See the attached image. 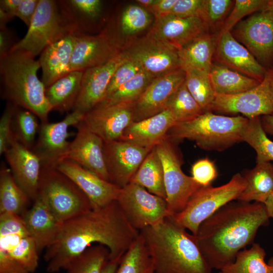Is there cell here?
Here are the masks:
<instances>
[{
  "instance_id": "obj_1",
  "label": "cell",
  "mask_w": 273,
  "mask_h": 273,
  "mask_svg": "<svg viewBox=\"0 0 273 273\" xmlns=\"http://www.w3.org/2000/svg\"><path fill=\"white\" fill-rule=\"evenodd\" d=\"M117 201L62 223L54 242L46 249L47 270L55 273L64 269L93 243L108 248L110 260L121 257L139 236Z\"/></svg>"
},
{
  "instance_id": "obj_2",
  "label": "cell",
  "mask_w": 273,
  "mask_h": 273,
  "mask_svg": "<svg viewBox=\"0 0 273 273\" xmlns=\"http://www.w3.org/2000/svg\"><path fill=\"white\" fill-rule=\"evenodd\" d=\"M269 218L263 203L232 201L204 220L195 237L208 263L220 270L253 243L258 229L267 226Z\"/></svg>"
},
{
  "instance_id": "obj_3",
  "label": "cell",
  "mask_w": 273,
  "mask_h": 273,
  "mask_svg": "<svg viewBox=\"0 0 273 273\" xmlns=\"http://www.w3.org/2000/svg\"><path fill=\"white\" fill-rule=\"evenodd\" d=\"M155 273H211L196 237L169 214L157 224L140 231Z\"/></svg>"
},
{
  "instance_id": "obj_4",
  "label": "cell",
  "mask_w": 273,
  "mask_h": 273,
  "mask_svg": "<svg viewBox=\"0 0 273 273\" xmlns=\"http://www.w3.org/2000/svg\"><path fill=\"white\" fill-rule=\"evenodd\" d=\"M39 61L23 50L11 51L0 59V72L4 96L17 107L48 121L52 108L46 96V87L37 77Z\"/></svg>"
},
{
  "instance_id": "obj_5",
  "label": "cell",
  "mask_w": 273,
  "mask_h": 273,
  "mask_svg": "<svg viewBox=\"0 0 273 273\" xmlns=\"http://www.w3.org/2000/svg\"><path fill=\"white\" fill-rule=\"evenodd\" d=\"M248 120L241 116L230 117L205 112L190 121L176 123L166 136L173 142L188 139L201 149L221 151L242 141V132Z\"/></svg>"
},
{
  "instance_id": "obj_6",
  "label": "cell",
  "mask_w": 273,
  "mask_h": 273,
  "mask_svg": "<svg viewBox=\"0 0 273 273\" xmlns=\"http://www.w3.org/2000/svg\"><path fill=\"white\" fill-rule=\"evenodd\" d=\"M246 187L243 176L237 173L226 184L217 187H201L180 212L173 214L177 222L196 236L200 225L226 204L237 200Z\"/></svg>"
},
{
  "instance_id": "obj_7",
  "label": "cell",
  "mask_w": 273,
  "mask_h": 273,
  "mask_svg": "<svg viewBox=\"0 0 273 273\" xmlns=\"http://www.w3.org/2000/svg\"><path fill=\"white\" fill-rule=\"evenodd\" d=\"M61 223L93 209L91 203L80 189L56 168L42 167L39 192Z\"/></svg>"
},
{
  "instance_id": "obj_8",
  "label": "cell",
  "mask_w": 273,
  "mask_h": 273,
  "mask_svg": "<svg viewBox=\"0 0 273 273\" xmlns=\"http://www.w3.org/2000/svg\"><path fill=\"white\" fill-rule=\"evenodd\" d=\"M72 32L64 19L58 2L39 0L28 30L11 51L23 50L34 57L48 47Z\"/></svg>"
},
{
  "instance_id": "obj_9",
  "label": "cell",
  "mask_w": 273,
  "mask_h": 273,
  "mask_svg": "<svg viewBox=\"0 0 273 273\" xmlns=\"http://www.w3.org/2000/svg\"><path fill=\"white\" fill-rule=\"evenodd\" d=\"M173 143L166 136L155 146L163 166L170 214L181 212L191 196L202 187L183 171L181 160Z\"/></svg>"
},
{
  "instance_id": "obj_10",
  "label": "cell",
  "mask_w": 273,
  "mask_h": 273,
  "mask_svg": "<svg viewBox=\"0 0 273 273\" xmlns=\"http://www.w3.org/2000/svg\"><path fill=\"white\" fill-rule=\"evenodd\" d=\"M116 201L129 223L139 232L158 224L169 214L166 199L133 183L121 189Z\"/></svg>"
},
{
  "instance_id": "obj_11",
  "label": "cell",
  "mask_w": 273,
  "mask_h": 273,
  "mask_svg": "<svg viewBox=\"0 0 273 273\" xmlns=\"http://www.w3.org/2000/svg\"><path fill=\"white\" fill-rule=\"evenodd\" d=\"M231 31L261 64L273 61V0L240 21ZM232 31V30H231Z\"/></svg>"
},
{
  "instance_id": "obj_12",
  "label": "cell",
  "mask_w": 273,
  "mask_h": 273,
  "mask_svg": "<svg viewBox=\"0 0 273 273\" xmlns=\"http://www.w3.org/2000/svg\"><path fill=\"white\" fill-rule=\"evenodd\" d=\"M241 113L248 118L273 114V68L255 87L233 95H216L211 110Z\"/></svg>"
},
{
  "instance_id": "obj_13",
  "label": "cell",
  "mask_w": 273,
  "mask_h": 273,
  "mask_svg": "<svg viewBox=\"0 0 273 273\" xmlns=\"http://www.w3.org/2000/svg\"><path fill=\"white\" fill-rule=\"evenodd\" d=\"M84 114L76 110L56 122H41L35 144L32 149L40 160L42 167L56 168L65 160L70 142L69 128L76 126Z\"/></svg>"
},
{
  "instance_id": "obj_14",
  "label": "cell",
  "mask_w": 273,
  "mask_h": 273,
  "mask_svg": "<svg viewBox=\"0 0 273 273\" xmlns=\"http://www.w3.org/2000/svg\"><path fill=\"white\" fill-rule=\"evenodd\" d=\"M152 149L119 140L104 142V158L110 181L121 188L128 184Z\"/></svg>"
},
{
  "instance_id": "obj_15",
  "label": "cell",
  "mask_w": 273,
  "mask_h": 273,
  "mask_svg": "<svg viewBox=\"0 0 273 273\" xmlns=\"http://www.w3.org/2000/svg\"><path fill=\"white\" fill-rule=\"evenodd\" d=\"M134 104H99L84 114L77 125L96 134L104 142L120 140L126 128L133 121Z\"/></svg>"
},
{
  "instance_id": "obj_16",
  "label": "cell",
  "mask_w": 273,
  "mask_h": 273,
  "mask_svg": "<svg viewBox=\"0 0 273 273\" xmlns=\"http://www.w3.org/2000/svg\"><path fill=\"white\" fill-rule=\"evenodd\" d=\"M121 51L114 35L108 28L96 35L76 34L70 70L84 71L108 62Z\"/></svg>"
},
{
  "instance_id": "obj_17",
  "label": "cell",
  "mask_w": 273,
  "mask_h": 273,
  "mask_svg": "<svg viewBox=\"0 0 273 273\" xmlns=\"http://www.w3.org/2000/svg\"><path fill=\"white\" fill-rule=\"evenodd\" d=\"M186 72L181 68L156 77L135 103L133 121L153 116L166 109L174 93L184 83Z\"/></svg>"
},
{
  "instance_id": "obj_18",
  "label": "cell",
  "mask_w": 273,
  "mask_h": 273,
  "mask_svg": "<svg viewBox=\"0 0 273 273\" xmlns=\"http://www.w3.org/2000/svg\"><path fill=\"white\" fill-rule=\"evenodd\" d=\"M129 59L122 51L108 62L83 71L80 90L73 110L85 114L104 99L116 69Z\"/></svg>"
},
{
  "instance_id": "obj_19",
  "label": "cell",
  "mask_w": 273,
  "mask_h": 273,
  "mask_svg": "<svg viewBox=\"0 0 273 273\" xmlns=\"http://www.w3.org/2000/svg\"><path fill=\"white\" fill-rule=\"evenodd\" d=\"M123 51L155 77L180 68L177 50L147 35Z\"/></svg>"
},
{
  "instance_id": "obj_20",
  "label": "cell",
  "mask_w": 273,
  "mask_h": 273,
  "mask_svg": "<svg viewBox=\"0 0 273 273\" xmlns=\"http://www.w3.org/2000/svg\"><path fill=\"white\" fill-rule=\"evenodd\" d=\"M56 169L80 189L89 200L93 209L105 207L118 198L121 188L73 161L63 160Z\"/></svg>"
},
{
  "instance_id": "obj_21",
  "label": "cell",
  "mask_w": 273,
  "mask_h": 273,
  "mask_svg": "<svg viewBox=\"0 0 273 273\" xmlns=\"http://www.w3.org/2000/svg\"><path fill=\"white\" fill-rule=\"evenodd\" d=\"M208 27L200 17H180L172 15L155 18L147 35L176 50L208 32Z\"/></svg>"
},
{
  "instance_id": "obj_22",
  "label": "cell",
  "mask_w": 273,
  "mask_h": 273,
  "mask_svg": "<svg viewBox=\"0 0 273 273\" xmlns=\"http://www.w3.org/2000/svg\"><path fill=\"white\" fill-rule=\"evenodd\" d=\"M70 142L65 160L73 161L102 179L109 181L104 154V141L99 136L79 125Z\"/></svg>"
},
{
  "instance_id": "obj_23",
  "label": "cell",
  "mask_w": 273,
  "mask_h": 273,
  "mask_svg": "<svg viewBox=\"0 0 273 273\" xmlns=\"http://www.w3.org/2000/svg\"><path fill=\"white\" fill-rule=\"evenodd\" d=\"M4 155L15 180L34 201L39 192L40 160L32 149L16 141Z\"/></svg>"
},
{
  "instance_id": "obj_24",
  "label": "cell",
  "mask_w": 273,
  "mask_h": 273,
  "mask_svg": "<svg viewBox=\"0 0 273 273\" xmlns=\"http://www.w3.org/2000/svg\"><path fill=\"white\" fill-rule=\"evenodd\" d=\"M214 57L219 64L261 81L266 69L231 31L218 36Z\"/></svg>"
},
{
  "instance_id": "obj_25",
  "label": "cell",
  "mask_w": 273,
  "mask_h": 273,
  "mask_svg": "<svg viewBox=\"0 0 273 273\" xmlns=\"http://www.w3.org/2000/svg\"><path fill=\"white\" fill-rule=\"evenodd\" d=\"M31 208L22 215L29 235L39 252L46 249L56 239L62 223L50 210L44 197L39 193Z\"/></svg>"
},
{
  "instance_id": "obj_26",
  "label": "cell",
  "mask_w": 273,
  "mask_h": 273,
  "mask_svg": "<svg viewBox=\"0 0 273 273\" xmlns=\"http://www.w3.org/2000/svg\"><path fill=\"white\" fill-rule=\"evenodd\" d=\"M76 33L70 32L54 42L40 55L41 81L48 87L70 72Z\"/></svg>"
},
{
  "instance_id": "obj_27",
  "label": "cell",
  "mask_w": 273,
  "mask_h": 273,
  "mask_svg": "<svg viewBox=\"0 0 273 273\" xmlns=\"http://www.w3.org/2000/svg\"><path fill=\"white\" fill-rule=\"evenodd\" d=\"M176 123L168 109L139 121H132L125 129L119 140L152 149L166 136Z\"/></svg>"
},
{
  "instance_id": "obj_28",
  "label": "cell",
  "mask_w": 273,
  "mask_h": 273,
  "mask_svg": "<svg viewBox=\"0 0 273 273\" xmlns=\"http://www.w3.org/2000/svg\"><path fill=\"white\" fill-rule=\"evenodd\" d=\"M215 40L213 35L207 32L178 50L180 68L185 71L197 69L209 73L213 64Z\"/></svg>"
},
{
  "instance_id": "obj_29",
  "label": "cell",
  "mask_w": 273,
  "mask_h": 273,
  "mask_svg": "<svg viewBox=\"0 0 273 273\" xmlns=\"http://www.w3.org/2000/svg\"><path fill=\"white\" fill-rule=\"evenodd\" d=\"M83 71H72L46 88L52 110L64 113L73 109L81 84Z\"/></svg>"
},
{
  "instance_id": "obj_30",
  "label": "cell",
  "mask_w": 273,
  "mask_h": 273,
  "mask_svg": "<svg viewBox=\"0 0 273 273\" xmlns=\"http://www.w3.org/2000/svg\"><path fill=\"white\" fill-rule=\"evenodd\" d=\"M243 176L246 187L237 200L264 203L273 193V164L270 162L257 163Z\"/></svg>"
},
{
  "instance_id": "obj_31",
  "label": "cell",
  "mask_w": 273,
  "mask_h": 273,
  "mask_svg": "<svg viewBox=\"0 0 273 273\" xmlns=\"http://www.w3.org/2000/svg\"><path fill=\"white\" fill-rule=\"evenodd\" d=\"M208 74L215 95L238 94L255 87L261 82L219 63L213 64Z\"/></svg>"
},
{
  "instance_id": "obj_32",
  "label": "cell",
  "mask_w": 273,
  "mask_h": 273,
  "mask_svg": "<svg viewBox=\"0 0 273 273\" xmlns=\"http://www.w3.org/2000/svg\"><path fill=\"white\" fill-rule=\"evenodd\" d=\"M130 183L139 185L166 200L163 166L155 147L148 154Z\"/></svg>"
},
{
  "instance_id": "obj_33",
  "label": "cell",
  "mask_w": 273,
  "mask_h": 273,
  "mask_svg": "<svg viewBox=\"0 0 273 273\" xmlns=\"http://www.w3.org/2000/svg\"><path fill=\"white\" fill-rule=\"evenodd\" d=\"M30 198L14 178L9 168L3 165L0 171V213L22 215Z\"/></svg>"
},
{
  "instance_id": "obj_34",
  "label": "cell",
  "mask_w": 273,
  "mask_h": 273,
  "mask_svg": "<svg viewBox=\"0 0 273 273\" xmlns=\"http://www.w3.org/2000/svg\"><path fill=\"white\" fill-rule=\"evenodd\" d=\"M58 3L69 28L76 34L79 33L84 20L97 19L103 8V2L100 0H68Z\"/></svg>"
},
{
  "instance_id": "obj_35",
  "label": "cell",
  "mask_w": 273,
  "mask_h": 273,
  "mask_svg": "<svg viewBox=\"0 0 273 273\" xmlns=\"http://www.w3.org/2000/svg\"><path fill=\"white\" fill-rule=\"evenodd\" d=\"M265 256V250L260 245L253 243L250 248L240 251L234 262L220 270L224 273H270Z\"/></svg>"
},
{
  "instance_id": "obj_36",
  "label": "cell",
  "mask_w": 273,
  "mask_h": 273,
  "mask_svg": "<svg viewBox=\"0 0 273 273\" xmlns=\"http://www.w3.org/2000/svg\"><path fill=\"white\" fill-rule=\"evenodd\" d=\"M116 273H155L152 260L140 233L121 257Z\"/></svg>"
},
{
  "instance_id": "obj_37",
  "label": "cell",
  "mask_w": 273,
  "mask_h": 273,
  "mask_svg": "<svg viewBox=\"0 0 273 273\" xmlns=\"http://www.w3.org/2000/svg\"><path fill=\"white\" fill-rule=\"evenodd\" d=\"M109 260L107 247L101 244L91 246L72 260L66 273H102Z\"/></svg>"
},
{
  "instance_id": "obj_38",
  "label": "cell",
  "mask_w": 273,
  "mask_h": 273,
  "mask_svg": "<svg viewBox=\"0 0 273 273\" xmlns=\"http://www.w3.org/2000/svg\"><path fill=\"white\" fill-rule=\"evenodd\" d=\"M155 77L142 70L99 104L112 105L120 103H135Z\"/></svg>"
},
{
  "instance_id": "obj_39",
  "label": "cell",
  "mask_w": 273,
  "mask_h": 273,
  "mask_svg": "<svg viewBox=\"0 0 273 273\" xmlns=\"http://www.w3.org/2000/svg\"><path fill=\"white\" fill-rule=\"evenodd\" d=\"M185 72V83L188 90L204 112H210L216 95L209 73L197 69L188 70Z\"/></svg>"
},
{
  "instance_id": "obj_40",
  "label": "cell",
  "mask_w": 273,
  "mask_h": 273,
  "mask_svg": "<svg viewBox=\"0 0 273 273\" xmlns=\"http://www.w3.org/2000/svg\"><path fill=\"white\" fill-rule=\"evenodd\" d=\"M166 109L170 111L176 123L190 121L204 113L188 90L185 81L172 96Z\"/></svg>"
},
{
  "instance_id": "obj_41",
  "label": "cell",
  "mask_w": 273,
  "mask_h": 273,
  "mask_svg": "<svg viewBox=\"0 0 273 273\" xmlns=\"http://www.w3.org/2000/svg\"><path fill=\"white\" fill-rule=\"evenodd\" d=\"M38 117L31 111L17 107L12 128L15 141L32 149L36 140L40 124Z\"/></svg>"
},
{
  "instance_id": "obj_42",
  "label": "cell",
  "mask_w": 273,
  "mask_h": 273,
  "mask_svg": "<svg viewBox=\"0 0 273 273\" xmlns=\"http://www.w3.org/2000/svg\"><path fill=\"white\" fill-rule=\"evenodd\" d=\"M243 141L255 151L257 163L273 161V141L267 137L259 120L252 121L248 124Z\"/></svg>"
},
{
  "instance_id": "obj_43",
  "label": "cell",
  "mask_w": 273,
  "mask_h": 273,
  "mask_svg": "<svg viewBox=\"0 0 273 273\" xmlns=\"http://www.w3.org/2000/svg\"><path fill=\"white\" fill-rule=\"evenodd\" d=\"M9 255L29 273L34 272L38 266V250L33 239L30 236L21 239L10 251L0 250Z\"/></svg>"
},
{
  "instance_id": "obj_44",
  "label": "cell",
  "mask_w": 273,
  "mask_h": 273,
  "mask_svg": "<svg viewBox=\"0 0 273 273\" xmlns=\"http://www.w3.org/2000/svg\"><path fill=\"white\" fill-rule=\"evenodd\" d=\"M151 22V16L146 9L140 6L129 5L121 14L120 30L123 34L131 35L145 29Z\"/></svg>"
},
{
  "instance_id": "obj_45",
  "label": "cell",
  "mask_w": 273,
  "mask_h": 273,
  "mask_svg": "<svg viewBox=\"0 0 273 273\" xmlns=\"http://www.w3.org/2000/svg\"><path fill=\"white\" fill-rule=\"evenodd\" d=\"M268 0H236L230 14L223 22L218 35L233 28L248 15L252 14L264 6Z\"/></svg>"
},
{
  "instance_id": "obj_46",
  "label": "cell",
  "mask_w": 273,
  "mask_h": 273,
  "mask_svg": "<svg viewBox=\"0 0 273 273\" xmlns=\"http://www.w3.org/2000/svg\"><path fill=\"white\" fill-rule=\"evenodd\" d=\"M142 70L143 69L138 62L129 58L114 72L103 100L110 96L120 86L134 77Z\"/></svg>"
},
{
  "instance_id": "obj_47",
  "label": "cell",
  "mask_w": 273,
  "mask_h": 273,
  "mask_svg": "<svg viewBox=\"0 0 273 273\" xmlns=\"http://www.w3.org/2000/svg\"><path fill=\"white\" fill-rule=\"evenodd\" d=\"M234 4L231 0H203L201 18L208 28L214 27L223 19Z\"/></svg>"
},
{
  "instance_id": "obj_48",
  "label": "cell",
  "mask_w": 273,
  "mask_h": 273,
  "mask_svg": "<svg viewBox=\"0 0 273 273\" xmlns=\"http://www.w3.org/2000/svg\"><path fill=\"white\" fill-rule=\"evenodd\" d=\"M16 106L9 102L7 105L0 119V155H4L15 141L12 121Z\"/></svg>"
},
{
  "instance_id": "obj_49",
  "label": "cell",
  "mask_w": 273,
  "mask_h": 273,
  "mask_svg": "<svg viewBox=\"0 0 273 273\" xmlns=\"http://www.w3.org/2000/svg\"><path fill=\"white\" fill-rule=\"evenodd\" d=\"M193 179L202 187L211 185L217 172L213 162L207 158L196 161L192 167Z\"/></svg>"
},
{
  "instance_id": "obj_50",
  "label": "cell",
  "mask_w": 273,
  "mask_h": 273,
  "mask_svg": "<svg viewBox=\"0 0 273 273\" xmlns=\"http://www.w3.org/2000/svg\"><path fill=\"white\" fill-rule=\"evenodd\" d=\"M203 0H177L170 14L180 17L201 18Z\"/></svg>"
},
{
  "instance_id": "obj_51",
  "label": "cell",
  "mask_w": 273,
  "mask_h": 273,
  "mask_svg": "<svg viewBox=\"0 0 273 273\" xmlns=\"http://www.w3.org/2000/svg\"><path fill=\"white\" fill-rule=\"evenodd\" d=\"M39 0H22L16 13L18 17L28 27L34 16Z\"/></svg>"
},
{
  "instance_id": "obj_52",
  "label": "cell",
  "mask_w": 273,
  "mask_h": 273,
  "mask_svg": "<svg viewBox=\"0 0 273 273\" xmlns=\"http://www.w3.org/2000/svg\"><path fill=\"white\" fill-rule=\"evenodd\" d=\"M177 0H156L149 9L155 18L169 15Z\"/></svg>"
},
{
  "instance_id": "obj_53",
  "label": "cell",
  "mask_w": 273,
  "mask_h": 273,
  "mask_svg": "<svg viewBox=\"0 0 273 273\" xmlns=\"http://www.w3.org/2000/svg\"><path fill=\"white\" fill-rule=\"evenodd\" d=\"M15 44L10 30L7 27L0 29V59L9 53Z\"/></svg>"
},
{
  "instance_id": "obj_54",
  "label": "cell",
  "mask_w": 273,
  "mask_h": 273,
  "mask_svg": "<svg viewBox=\"0 0 273 273\" xmlns=\"http://www.w3.org/2000/svg\"><path fill=\"white\" fill-rule=\"evenodd\" d=\"M22 0H1L0 9H3L13 18Z\"/></svg>"
},
{
  "instance_id": "obj_55",
  "label": "cell",
  "mask_w": 273,
  "mask_h": 273,
  "mask_svg": "<svg viewBox=\"0 0 273 273\" xmlns=\"http://www.w3.org/2000/svg\"><path fill=\"white\" fill-rule=\"evenodd\" d=\"M262 128L266 133L273 135V114L260 117Z\"/></svg>"
},
{
  "instance_id": "obj_56",
  "label": "cell",
  "mask_w": 273,
  "mask_h": 273,
  "mask_svg": "<svg viewBox=\"0 0 273 273\" xmlns=\"http://www.w3.org/2000/svg\"><path fill=\"white\" fill-rule=\"evenodd\" d=\"M121 257L109 260L103 268L102 273H116Z\"/></svg>"
},
{
  "instance_id": "obj_57",
  "label": "cell",
  "mask_w": 273,
  "mask_h": 273,
  "mask_svg": "<svg viewBox=\"0 0 273 273\" xmlns=\"http://www.w3.org/2000/svg\"><path fill=\"white\" fill-rule=\"evenodd\" d=\"M13 18L9 14L0 9V29L7 27V24Z\"/></svg>"
},
{
  "instance_id": "obj_58",
  "label": "cell",
  "mask_w": 273,
  "mask_h": 273,
  "mask_svg": "<svg viewBox=\"0 0 273 273\" xmlns=\"http://www.w3.org/2000/svg\"><path fill=\"white\" fill-rule=\"evenodd\" d=\"M269 218H273V193L263 203Z\"/></svg>"
},
{
  "instance_id": "obj_59",
  "label": "cell",
  "mask_w": 273,
  "mask_h": 273,
  "mask_svg": "<svg viewBox=\"0 0 273 273\" xmlns=\"http://www.w3.org/2000/svg\"><path fill=\"white\" fill-rule=\"evenodd\" d=\"M156 1V0H137L136 2L138 3L141 7L147 10L154 4Z\"/></svg>"
},
{
  "instance_id": "obj_60",
  "label": "cell",
  "mask_w": 273,
  "mask_h": 273,
  "mask_svg": "<svg viewBox=\"0 0 273 273\" xmlns=\"http://www.w3.org/2000/svg\"><path fill=\"white\" fill-rule=\"evenodd\" d=\"M267 263L268 264L270 268V273H273V257H271L269 258Z\"/></svg>"
},
{
  "instance_id": "obj_61",
  "label": "cell",
  "mask_w": 273,
  "mask_h": 273,
  "mask_svg": "<svg viewBox=\"0 0 273 273\" xmlns=\"http://www.w3.org/2000/svg\"><path fill=\"white\" fill-rule=\"evenodd\" d=\"M218 273H224V272H223L221 270H220V271H219Z\"/></svg>"
}]
</instances>
